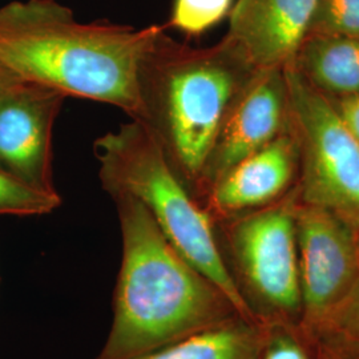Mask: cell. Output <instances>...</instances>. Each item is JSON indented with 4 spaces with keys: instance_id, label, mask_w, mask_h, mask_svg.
Returning a JSON list of instances; mask_svg holds the SVG:
<instances>
[{
    "instance_id": "obj_1",
    "label": "cell",
    "mask_w": 359,
    "mask_h": 359,
    "mask_svg": "<svg viewBox=\"0 0 359 359\" xmlns=\"http://www.w3.org/2000/svg\"><path fill=\"white\" fill-rule=\"evenodd\" d=\"M164 27L80 23L56 0H15L0 7V65L23 81L115 105L135 118L139 63Z\"/></svg>"
},
{
    "instance_id": "obj_2",
    "label": "cell",
    "mask_w": 359,
    "mask_h": 359,
    "mask_svg": "<svg viewBox=\"0 0 359 359\" xmlns=\"http://www.w3.org/2000/svg\"><path fill=\"white\" fill-rule=\"evenodd\" d=\"M123 243L114 321L95 359H133L238 316L228 298L180 256L135 197L116 193Z\"/></svg>"
},
{
    "instance_id": "obj_3",
    "label": "cell",
    "mask_w": 359,
    "mask_h": 359,
    "mask_svg": "<svg viewBox=\"0 0 359 359\" xmlns=\"http://www.w3.org/2000/svg\"><path fill=\"white\" fill-rule=\"evenodd\" d=\"M164 27L137 68L142 123L182 184L198 201L206 161L231 107L256 71L229 39L193 48Z\"/></svg>"
},
{
    "instance_id": "obj_4",
    "label": "cell",
    "mask_w": 359,
    "mask_h": 359,
    "mask_svg": "<svg viewBox=\"0 0 359 359\" xmlns=\"http://www.w3.org/2000/svg\"><path fill=\"white\" fill-rule=\"evenodd\" d=\"M93 154L104 191L139 200L180 256L228 298L240 317L256 322L225 264L213 218L177 177L142 123L130 120L99 137Z\"/></svg>"
},
{
    "instance_id": "obj_5",
    "label": "cell",
    "mask_w": 359,
    "mask_h": 359,
    "mask_svg": "<svg viewBox=\"0 0 359 359\" xmlns=\"http://www.w3.org/2000/svg\"><path fill=\"white\" fill-rule=\"evenodd\" d=\"M292 127L299 142L302 204L332 212L359 231V144L332 100L292 65L283 68Z\"/></svg>"
},
{
    "instance_id": "obj_6",
    "label": "cell",
    "mask_w": 359,
    "mask_h": 359,
    "mask_svg": "<svg viewBox=\"0 0 359 359\" xmlns=\"http://www.w3.org/2000/svg\"><path fill=\"white\" fill-rule=\"evenodd\" d=\"M295 206L292 197L222 221L228 269L253 314L302 308Z\"/></svg>"
},
{
    "instance_id": "obj_7",
    "label": "cell",
    "mask_w": 359,
    "mask_h": 359,
    "mask_svg": "<svg viewBox=\"0 0 359 359\" xmlns=\"http://www.w3.org/2000/svg\"><path fill=\"white\" fill-rule=\"evenodd\" d=\"M295 234L302 306L325 321L359 277L358 231L332 212L297 204Z\"/></svg>"
},
{
    "instance_id": "obj_8",
    "label": "cell",
    "mask_w": 359,
    "mask_h": 359,
    "mask_svg": "<svg viewBox=\"0 0 359 359\" xmlns=\"http://www.w3.org/2000/svg\"><path fill=\"white\" fill-rule=\"evenodd\" d=\"M65 99L59 90L23 80L0 92V170L34 189L56 192L52 132Z\"/></svg>"
},
{
    "instance_id": "obj_9",
    "label": "cell",
    "mask_w": 359,
    "mask_h": 359,
    "mask_svg": "<svg viewBox=\"0 0 359 359\" xmlns=\"http://www.w3.org/2000/svg\"><path fill=\"white\" fill-rule=\"evenodd\" d=\"M290 108L283 69L258 71L238 96L209 154L198 203L209 188L248 156L290 128Z\"/></svg>"
},
{
    "instance_id": "obj_10",
    "label": "cell",
    "mask_w": 359,
    "mask_h": 359,
    "mask_svg": "<svg viewBox=\"0 0 359 359\" xmlns=\"http://www.w3.org/2000/svg\"><path fill=\"white\" fill-rule=\"evenodd\" d=\"M317 0H237L226 38L256 71L293 65Z\"/></svg>"
},
{
    "instance_id": "obj_11",
    "label": "cell",
    "mask_w": 359,
    "mask_h": 359,
    "mask_svg": "<svg viewBox=\"0 0 359 359\" xmlns=\"http://www.w3.org/2000/svg\"><path fill=\"white\" fill-rule=\"evenodd\" d=\"M299 168V142L294 129L248 156L209 188L201 205L215 224L274 204Z\"/></svg>"
},
{
    "instance_id": "obj_12",
    "label": "cell",
    "mask_w": 359,
    "mask_h": 359,
    "mask_svg": "<svg viewBox=\"0 0 359 359\" xmlns=\"http://www.w3.org/2000/svg\"><path fill=\"white\" fill-rule=\"evenodd\" d=\"M292 67L327 97L359 93V38L310 35Z\"/></svg>"
},
{
    "instance_id": "obj_13",
    "label": "cell",
    "mask_w": 359,
    "mask_h": 359,
    "mask_svg": "<svg viewBox=\"0 0 359 359\" xmlns=\"http://www.w3.org/2000/svg\"><path fill=\"white\" fill-rule=\"evenodd\" d=\"M262 337L255 322L233 316L133 359H258Z\"/></svg>"
},
{
    "instance_id": "obj_14",
    "label": "cell",
    "mask_w": 359,
    "mask_h": 359,
    "mask_svg": "<svg viewBox=\"0 0 359 359\" xmlns=\"http://www.w3.org/2000/svg\"><path fill=\"white\" fill-rule=\"evenodd\" d=\"M62 205L57 192H43L0 170V216H43Z\"/></svg>"
},
{
    "instance_id": "obj_15",
    "label": "cell",
    "mask_w": 359,
    "mask_h": 359,
    "mask_svg": "<svg viewBox=\"0 0 359 359\" xmlns=\"http://www.w3.org/2000/svg\"><path fill=\"white\" fill-rule=\"evenodd\" d=\"M310 35L359 38V0H317Z\"/></svg>"
},
{
    "instance_id": "obj_16",
    "label": "cell",
    "mask_w": 359,
    "mask_h": 359,
    "mask_svg": "<svg viewBox=\"0 0 359 359\" xmlns=\"http://www.w3.org/2000/svg\"><path fill=\"white\" fill-rule=\"evenodd\" d=\"M233 0H176L169 26L200 35L231 13Z\"/></svg>"
},
{
    "instance_id": "obj_17",
    "label": "cell",
    "mask_w": 359,
    "mask_h": 359,
    "mask_svg": "<svg viewBox=\"0 0 359 359\" xmlns=\"http://www.w3.org/2000/svg\"><path fill=\"white\" fill-rule=\"evenodd\" d=\"M325 321L359 347V277Z\"/></svg>"
},
{
    "instance_id": "obj_18",
    "label": "cell",
    "mask_w": 359,
    "mask_h": 359,
    "mask_svg": "<svg viewBox=\"0 0 359 359\" xmlns=\"http://www.w3.org/2000/svg\"><path fill=\"white\" fill-rule=\"evenodd\" d=\"M258 359H310L302 345L287 334H270L262 344Z\"/></svg>"
},
{
    "instance_id": "obj_19",
    "label": "cell",
    "mask_w": 359,
    "mask_h": 359,
    "mask_svg": "<svg viewBox=\"0 0 359 359\" xmlns=\"http://www.w3.org/2000/svg\"><path fill=\"white\" fill-rule=\"evenodd\" d=\"M337 114L344 121L351 136L359 144V93L342 97H329Z\"/></svg>"
},
{
    "instance_id": "obj_20",
    "label": "cell",
    "mask_w": 359,
    "mask_h": 359,
    "mask_svg": "<svg viewBox=\"0 0 359 359\" xmlns=\"http://www.w3.org/2000/svg\"><path fill=\"white\" fill-rule=\"evenodd\" d=\"M18 81H22V80L16 76L13 71H10L4 65H0V92L7 90L8 87H11Z\"/></svg>"
},
{
    "instance_id": "obj_21",
    "label": "cell",
    "mask_w": 359,
    "mask_h": 359,
    "mask_svg": "<svg viewBox=\"0 0 359 359\" xmlns=\"http://www.w3.org/2000/svg\"><path fill=\"white\" fill-rule=\"evenodd\" d=\"M357 245H358V256H359V231H358V237H357Z\"/></svg>"
}]
</instances>
